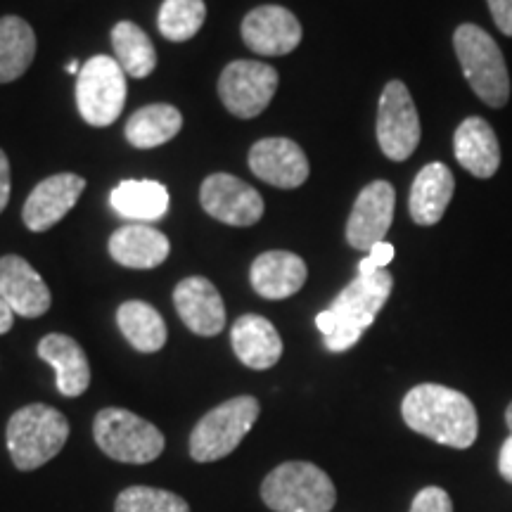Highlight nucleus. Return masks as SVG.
<instances>
[{"label":"nucleus","instance_id":"obj_9","mask_svg":"<svg viewBox=\"0 0 512 512\" xmlns=\"http://www.w3.org/2000/svg\"><path fill=\"white\" fill-rule=\"evenodd\" d=\"M377 143L384 157L392 162H406L420 145V117L411 91L403 81H389L377 107Z\"/></svg>","mask_w":512,"mask_h":512},{"label":"nucleus","instance_id":"obj_38","mask_svg":"<svg viewBox=\"0 0 512 512\" xmlns=\"http://www.w3.org/2000/svg\"><path fill=\"white\" fill-rule=\"evenodd\" d=\"M505 422H508V427H510V430H512V401H510L508 411H505Z\"/></svg>","mask_w":512,"mask_h":512},{"label":"nucleus","instance_id":"obj_8","mask_svg":"<svg viewBox=\"0 0 512 512\" xmlns=\"http://www.w3.org/2000/svg\"><path fill=\"white\" fill-rule=\"evenodd\" d=\"M126 72L114 57L95 55L76 76V105L91 126H110L126 105Z\"/></svg>","mask_w":512,"mask_h":512},{"label":"nucleus","instance_id":"obj_26","mask_svg":"<svg viewBox=\"0 0 512 512\" xmlns=\"http://www.w3.org/2000/svg\"><path fill=\"white\" fill-rule=\"evenodd\" d=\"M117 323L128 344L136 351H143V354H155V351L164 349L166 337H169L164 318L159 316L155 306L147 302L121 304L117 311Z\"/></svg>","mask_w":512,"mask_h":512},{"label":"nucleus","instance_id":"obj_21","mask_svg":"<svg viewBox=\"0 0 512 512\" xmlns=\"http://www.w3.org/2000/svg\"><path fill=\"white\" fill-rule=\"evenodd\" d=\"M453 192H456V178L451 169L441 162L425 164L411 185V197H408L411 219L418 226H437L453 200Z\"/></svg>","mask_w":512,"mask_h":512},{"label":"nucleus","instance_id":"obj_29","mask_svg":"<svg viewBox=\"0 0 512 512\" xmlns=\"http://www.w3.org/2000/svg\"><path fill=\"white\" fill-rule=\"evenodd\" d=\"M204 19H207L204 0H164L157 24L166 41L183 43L202 29Z\"/></svg>","mask_w":512,"mask_h":512},{"label":"nucleus","instance_id":"obj_27","mask_svg":"<svg viewBox=\"0 0 512 512\" xmlns=\"http://www.w3.org/2000/svg\"><path fill=\"white\" fill-rule=\"evenodd\" d=\"M183 128V114L171 105H147L126 121V140L140 150L169 143Z\"/></svg>","mask_w":512,"mask_h":512},{"label":"nucleus","instance_id":"obj_10","mask_svg":"<svg viewBox=\"0 0 512 512\" xmlns=\"http://www.w3.org/2000/svg\"><path fill=\"white\" fill-rule=\"evenodd\" d=\"M278 83L280 76L271 64L235 60L221 72L219 95L230 114L240 119H254L271 105Z\"/></svg>","mask_w":512,"mask_h":512},{"label":"nucleus","instance_id":"obj_2","mask_svg":"<svg viewBox=\"0 0 512 512\" xmlns=\"http://www.w3.org/2000/svg\"><path fill=\"white\" fill-rule=\"evenodd\" d=\"M394 290L392 273L384 268L377 273H358L351 283L337 294L330 309L316 316L318 330L323 332L325 347L330 351H347L358 344L370 325L375 323L377 313L387 304Z\"/></svg>","mask_w":512,"mask_h":512},{"label":"nucleus","instance_id":"obj_18","mask_svg":"<svg viewBox=\"0 0 512 512\" xmlns=\"http://www.w3.org/2000/svg\"><path fill=\"white\" fill-rule=\"evenodd\" d=\"M453 152L458 164L475 178H494L501 169V145L496 131L482 117H467L460 121L453 136Z\"/></svg>","mask_w":512,"mask_h":512},{"label":"nucleus","instance_id":"obj_22","mask_svg":"<svg viewBox=\"0 0 512 512\" xmlns=\"http://www.w3.org/2000/svg\"><path fill=\"white\" fill-rule=\"evenodd\" d=\"M230 342H233L235 356L252 370H268L283 356V339L271 320L264 316H240L230 330Z\"/></svg>","mask_w":512,"mask_h":512},{"label":"nucleus","instance_id":"obj_11","mask_svg":"<svg viewBox=\"0 0 512 512\" xmlns=\"http://www.w3.org/2000/svg\"><path fill=\"white\" fill-rule=\"evenodd\" d=\"M202 209L226 226L247 228L264 216V197L252 185L230 174H211L200 190Z\"/></svg>","mask_w":512,"mask_h":512},{"label":"nucleus","instance_id":"obj_28","mask_svg":"<svg viewBox=\"0 0 512 512\" xmlns=\"http://www.w3.org/2000/svg\"><path fill=\"white\" fill-rule=\"evenodd\" d=\"M112 48L114 60L133 79H145V76L155 72L157 50L152 46L150 36L138 24L119 22L112 29Z\"/></svg>","mask_w":512,"mask_h":512},{"label":"nucleus","instance_id":"obj_7","mask_svg":"<svg viewBox=\"0 0 512 512\" xmlns=\"http://www.w3.org/2000/svg\"><path fill=\"white\" fill-rule=\"evenodd\" d=\"M261 406L254 396H235L211 408L190 434V456L197 463H214L230 456L259 420Z\"/></svg>","mask_w":512,"mask_h":512},{"label":"nucleus","instance_id":"obj_33","mask_svg":"<svg viewBox=\"0 0 512 512\" xmlns=\"http://www.w3.org/2000/svg\"><path fill=\"white\" fill-rule=\"evenodd\" d=\"M498 31L512 38V0H486Z\"/></svg>","mask_w":512,"mask_h":512},{"label":"nucleus","instance_id":"obj_12","mask_svg":"<svg viewBox=\"0 0 512 512\" xmlns=\"http://www.w3.org/2000/svg\"><path fill=\"white\" fill-rule=\"evenodd\" d=\"M396 192L392 183L373 181L358 192L347 221V242L358 252H370L387 238L394 221Z\"/></svg>","mask_w":512,"mask_h":512},{"label":"nucleus","instance_id":"obj_15","mask_svg":"<svg viewBox=\"0 0 512 512\" xmlns=\"http://www.w3.org/2000/svg\"><path fill=\"white\" fill-rule=\"evenodd\" d=\"M83 188H86V181L76 174H57L41 181L24 202V226L31 233H43L57 226L79 202Z\"/></svg>","mask_w":512,"mask_h":512},{"label":"nucleus","instance_id":"obj_5","mask_svg":"<svg viewBox=\"0 0 512 512\" xmlns=\"http://www.w3.org/2000/svg\"><path fill=\"white\" fill-rule=\"evenodd\" d=\"M261 498L275 512H330L337 503V489L318 465L290 460L268 472Z\"/></svg>","mask_w":512,"mask_h":512},{"label":"nucleus","instance_id":"obj_14","mask_svg":"<svg viewBox=\"0 0 512 512\" xmlns=\"http://www.w3.org/2000/svg\"><path fill=\"white\" fill-rule=\"evenodd\" d=\"M249 169L252 174L273 188L294 190L309 178V159L306 152L290 138H264L249 150Z\"/></svg>","mask_w":512,"mask_h":512},{"label":"nucleus","instance_id":"obj_20","mask_svg":"<svg viewBox=\"0 0 512 512\" xmlns=\"http://www.w3.org/2000/svg\"><path fill=\"white\" fill-rule=\"evenodd\" d=\"M38 356L55 368L57 392L69 399H76L91 387V366L86 351L69 335H46L38 342Z\"/></svg>","mask_w":512,"mask_h":512},{"label":"nucleus","instance_id":"obj_13","mask_svg":"<svg viewBox=\"0 0 512 512\" xmlns=\"http://www.w3.org/2000/svg\"><path fill=\"white\" fill-rule=\"evenodd\" d=\"M302 36L299 19L280 5H261L242 22V41L256 55H290L302 43Z\"/></svg>","mask_w":512,"mask_h":512},{"label":"nucleus","instance_id":"obj_3","mask_svg":"<svg viewBox=\"0 0 512 512\" xmlns=\"http://www.w3.org/2000/svg\"><path fill=\"white\" fill-rule=\"evenodd\" d=\"M460 69L472 93L491 110H501L510 100V72L498 43L477 24H460L453 34Z\"/></svg>","mask_w":512,"mask_h":512},{"label":"nucleus","instance_id":"obj_31","mask_svg":"<svg viewBox=\"0 0 512 512\" xmlns=\"http://www.w3.org/2000/svg\"><path fill=\"white\" fill-rule=\"evenodd\" d=\"M408 512H453V501L439 486H427L418 491Z\"/></svg>","mask_w":512,"mask_h":512},{"label":"nucleus","instance_id":"obj_16","mask_svg":"<svg viewBox=\"0 0 512 512\" xmlns=\"http://www.w3.org/2000/svg\"><path fill=\"white\" fill-rule=\"evenodd\" d=\"M0 297L15 316L22 318L43 316L53 304L48 285L43 283L36 268L17 254L0 259Z\"/></svg>","mask_w":512,"mask_h":512},{"label":"nucleus","instance_id":"obj_32","mask_svg":"<svg viewBox=\"0 0 512 512\" xmlns=\"http://www.w3.org/2000/svg\"><path fill=\"white\" fill-rule=\"evenodd\" d=\"M396 249L394 245H389V242H380V245H375L370 249L366 259H361V264H358V273L368 275V273H377V271H384L389 264H392Z\"/></svg>","mask_w":512,"mask_h":512},{"label":"nucleus","instance_id":"obj_35","mask_svg":"<svg viewBox=\"0 0 512 512\" xmlns=\"http://www.w3.org/2000/svg\"><path fill=\"white\" fill-rule=\"evenodd\" d=\"M498 472L505 482L512 484V434L505 439V444L501 448V456H498Z\"/></svg>","mask_w":512,"mask_h":512},{"label":"nucleus","instance_id":"obj_4","mask_svg":"<svg viewBox=\"0 0 512 512\" xmlns=\"http://www.w3.org/2000/svg\"><path fill=\"white\" fill-rule=\"evenodd\" d=\"M5 439L17 470L31 472L62 451L69 439V420L53 406L31 403L12 413Z\"/></svg>","mask_w":512,"mask_h":512},{"label":"nucleus","instance_id":"obj_19","mask_svg":"<svg viewBox=\"0 0 512 512\" xmlns=\"http://www.w3.org/2000/svg\"><path fill=\"white\" fill-rule=\"evenodd\" d=\"M309 268H306L302 256L273 249L254 259L249 280H252L254 292L264 299H287L297 294L306 285Z\"/></svg>","mask_w":512,"mask_h":512},{"label":"nucleus","instance_id":"obj_6","mask_svg":"<svg viewBox=\"0 0 512 512\" xmlns=\"http://www.w3.org/2000/svg\"><path fill=\"white\" fill-rule=\"evenodd\" d=\"M95 444L107 458L128 465H145L164 453V434L152 422L126 408H105L93 422Z\"/></svg>","mask_w":512,"mask_h":512},{"label":"nucleus","instance_id":"obj_1","mask_svg":"<svg viewBox=\"0 0 512 512\" xmlns=\"http://www.w3.org/2000/svg\"><path fill=\"white\" fill-rule=\"evenodd\" d=\"M403 422L413 432L451 448H470L477 441L479 420L475 403L444 384H418L403 396Z\"/></svg>","mask_w":512,"mask_h":512},{"label":"nucleus","instance_id":"obj_23","mask_svg":"<svg viewBox=\"0 0 512 512\" xmlns=\"http://www.w3.org/2000/svg\"><path fill=\"white\" fill-rule=\"evenodd\" d=\"M169 252V238L162 230L147 226V223H131V226L114 230L110 238L112 259L126 268H138V271L164 264Z\"/></svg>","mask_w":512,"mask_h":512},{"label":"nucleus","instance_id":"obj_24","mask_svg":"<svg viewBox=\"0 0 512 512\" xmlns=\"http://www.w3.org/2000/svg\"><path fill=\"white\" fill-rule=\"evenodd\" d=\"M36 57V34L22 17H0V83L27 74Z\"/></svg>","mask_w":512,"mask_h":512},{"label":"nucleus","instance_id":"obj_17","mask_svg":"<svg viewBox=\"0 0 512 512\" xmlns=\"http://www.w3.org/2000/svg\"><path fill=\"white\" fill-rule=\"evenodd\" d=\"M174 306L185 328L200 337H214L226 328V306L216 285L207 278H185L174 290Z\"/></svg>","mask_w":512,"mask_h":512},{"label":"nucleus","instance_id":"obj_37","mask_svg":"<svg viewBox=\"0 0 512 512\" xmlns=\"http://www.w3.org/2000/svg\"><path fill=\"white\" fill-rule=\"evenodd\" d=\"M67 72H69V74H76V76H79V72H81V64L76 62V60H72V62L67 64Z\"/></svg>","mask_w":512,"mask_h":512},{"label":"nucleus","instance_id":"obj_30","mask_svg":"<svg viewBox=\"0 0 512 512\" xmlns=\"http://www.w3.org/2000/svg\"><path fill=\"white\" fill-rule=\"evenodd\" d=\"M114 512H190L185 498L152 486H128L117 496Z\"/></svg>","mask_w":512,"mask_h":512},{"label":"nucleus","instance_id":"obj_25","mask_svg":"<svg viewBox=\"0 0 512 512\" xmlns=\"http://www.w3.org/2000/svg\"><path fill=\"white\" fill-rule=\"evenodd\" d=\"M112 209L131 221H157L169 211V190L157 181H121L110 195Z\"/></svg>","mask_w":512,"mask_h":512},{"label":"nucleus","instance_id":"obj_34","mask_svg":"<svg viewBox=\"0 0 512 512\" xmlns=\"http://www.w3.org/2000/svg\"><path fill=\"white\" fill-rule=\"evenodd\" d=\"M8 200H10V162H8V155L0 150V214H3V209L8 207Z\"/></svg>","mask_w":512,"mask_h":512},{"label":"nucleus","instance_id":"obj_36","mask_svg":"<svg viewBox=\"0 0 512 512\" xmlns=\"http://www.w3.org/2000/svg\"><path fill=\"white\" fill-rule=\"evenodd\" d=\"M12 320H15V313L5 304V299L0 297V335H5L12 328Z\"/></svg>","mask_w":512,"mask_h":512}]
</instances>
